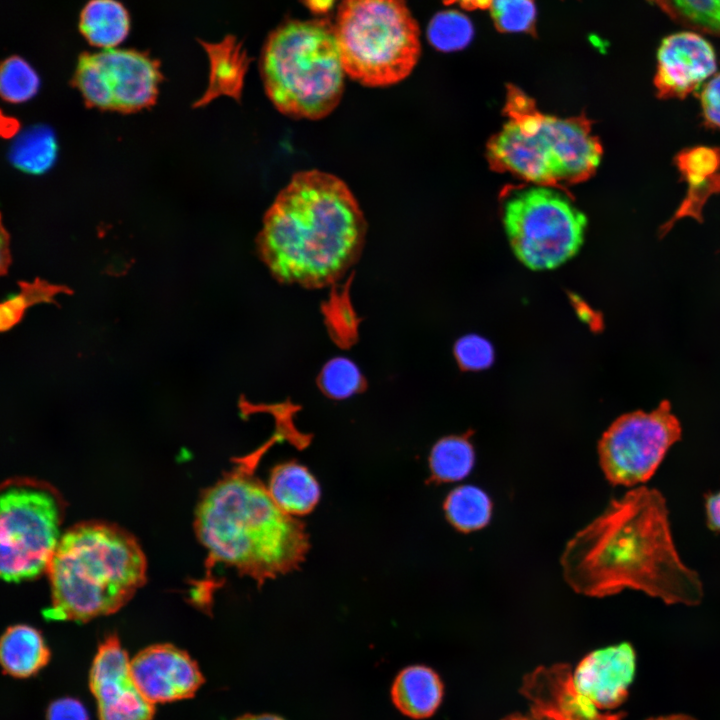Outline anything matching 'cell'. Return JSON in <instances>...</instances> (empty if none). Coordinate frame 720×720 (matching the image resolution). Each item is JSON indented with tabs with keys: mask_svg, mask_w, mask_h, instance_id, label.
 I'll return each instance as SVG.
<instances>
[{
	"mask_svg": "<svg viewBox=\"0 0 720 720\" xmlns=\"http://www.w3.org/2000/svg\"><path fill=\"white\" fill-rule=\"evenodd\" d=\"M560 564L566 583L588 597L630 589L668 605L697 606L704 596L700 576L676 549L665 497L643 485L611 500L578 531Z\"/></svg>",
	"mask_w": 720,
	"mask_h": 720,
	"instance_id": "1",
	"label": "cell"
},
{
	"mask_svg": "<svg viewBox=\"0 0 720 720\" xmlns=\"http://www.w3.org/2000/svg\"><path fill=\"white\" fill-rule=\"evenodd\" d=\"M367 222L339 177L317 169L297 172L277 194L256 237L257 252L274 278L323 287L358 260Z\"/></svg>",
	"mask_w": 720,
	"mask_h": 720,
	"instance_id": "2",
	"label": "cell"
},
{
	"mask_svg": "<svg viewBox=\"0 0 720 720\" xmlns=\"http://www.w3.org/2000/svg\"><path fill=\"white\" fill-rule=\"evenodd\" d=\"M194 526L210 562L259 584L296 569L309 550L303 523L283 512L267 487L242 468L204 491Z\"/></svg>",
	"mask_w": 720,
	"mask_h": 720,
	"instance_id": "3",
	"label": "cell"
},
{
	"mask_svg": "<svg viewBox=\"0 0 720 720\" xmlns=\"http://www.w3.org/2000/svg\"><path fill=\"white\" fill-rule=\"evenodd\" d=\"M47 620L85 622L123 607L144 584L146 560L136 539L107 522L79 523L61 536L48 565Z\"/></svg>",
	"mask_w": 720,
	"mask_h": 720,
	"instance_id": "4",
	"label": "cell"
},
{
	"mask_svg": "<svg viewBox=\"0 0 720 720\" xmlns=\"http://www.w3.org/2000/svg\"><path fill=\"white\" fill-rule=\"evenodd\" d=\"M503 112L505 123L487 143L491 169L528 184L561 189L595 174L603 148L585 114H545L513 84L507 85Z\"/></svg>",
	"mask_w": 720,
	"mask_h": 720,
	"instance_id": "5",
	"label": "cell"
},
{
	"mask_svg": "<svg viewBox=\"0 0 720 720\" xmlns=\"http://www.w3.org/2000/svg\"><path fill=\"white\" fill-rule=\"evenodd\" d=\"M260 73L266 95L282 114L317 120L339 104L345 71L333 26L324 20H290L265 41Z\"/></svg>",
	"mask_w": 720,
	"mask_h": 720,
	"instance_id": "6",
	"label": "cell"
},
{
	"mask_svg": "<svg viewBox=\"0 0 720 720\" xmlns=\"http://www.w3.org/2000/svg\"><path fill=\"white\" fill-rule=\"evenodd\" d=\"M333 31L346 75L363 86L402 81L420 57V29L405 0H342Z\"/></svg>",
	"mask_w": 720,
	"mask_h": 720,
	"instance_id": "7",
	"label": "cell"
},
{
	"mask_svg": "<svg viewBox=\"0 0 720 720\" xmlns=\"http://www.w3.org/2000/svg\"><path fill=\"white\" fill-rule=\"evenodd\" d=\"M506 236L518 260L531 270L554 269L577 254L587 218L566 189L506 186L501 193Z\"/></svg>",
	"mask_w": 720,
	"mask_h": 720,
	"instance_id": "8",
	"label": "cell"
},
{
	"mask_svg": "<svg viewBox=\"0 0 720 720\" xmlns=\"http://www.w3.org/2000/svg\"><path fill=\"white\" fill-rule=\"evenodd\" d=\"M63 503L56 490L33 480L9 481L0 496V572L7 582L47 570L61 539Z\"/></svg>",
	"mask_w": 720,
	"mask_h": 720,
	"instance_id": "9",
	"label": "cell"
},
{
	"mask_svg": "<svg viewBox=\"0 0 720 720\" xmlns=\"http://www.w3.org/2000/svg\"><path fill=\"white\" fill-rule=\"evenodd\" d=\"M162 81L161 63L148 52L113 48L82 52L71 84L90 107L131 113L156 102Z\"/></svg>",
	"mask_w": 720,
	"mask_h": 720,
	"instance_id": "10",
	"label": "cell"
},
{
	"mask_svg": "<svg viewBox=\"0 0 720 720\" xmlns=\"http://www.w3.org/2000/svg\"><path fill=\"white\" fill-rule=\"evenodd\" d=\"M681 431L680 422L666 400L651 412L639 410L620 416L604 432L598 445L606 479L626 487L644 484L680 439Z\"/></svg>",
	"mask_w": 720,
	"mask_h": 720,
	"instance_id": "11",
	"label": "cell"
},
{
	"mask_svg": "<svg viewBox=\"0 0 720 720\" xmlns=\"http://www.w3.org/2000/svg\"><path fill=\"white\" fill-rule=\"evenodd\" d=\"M89 679L100 720L152 719L154 704L137 688L131 661L116 636H108L99 646Z\"/></svg>",
	"mask_w": 720,
	"mask_h": 720,
	"instance_id": "12",
	"label": "cell"
},
{
	"mask_svg": "<svg viewBox=\"0 0 720 720\" xmlns=\"http://www.w3.org/2000/svg\"><path fill=\"white\" fill-rule=\"evenodd\" d=\"M717 70L713 46L700 34L683 31L665 37L657 52L656 96L683 99Z\"/></svg>",
	"mask_w": 720,
	"mask_h": 720,
	"instance_id": "13",
	"label": "cell"
},
{
	"mask_svg": "<svg viewBox=\"0 0 720 720\" xmlns=\"http://www.w3.org/2000/svg\"><path fill=\"white\" fill-rule=\"evenodd\" d=\"M132 678L152 704L192 697L204 682L197 663L183 650L157 644L140 651L131 661Z\"/></svg>",
	"mask_w": 720,
	"mask_h": 720,
	"instance_id": "14",
	"label": "cell"
},
{
	"mask_svg": "<svg viewBox=\"0 0 720 720\" xmlns=\"http://www.w3.org/2000/svg\"><path fill=\"white\" fill-rule=\"evenodd\" d=\"M520 692L528 699L531 714L548 720H622L623 714L602 713L575 687L568 664L540 666L528 673Z\"/></svg>",
	"mask_w": 720,
	"mask_h": 720,
	"instance_id": "15",
	"label": "cell"
},
{
	"mask_svg": "<svg viewBox=\"0 0 720 720\" xmlns=\"http://www.w3.org/2000/svg\"><path fill=\"white\" fill-rule=\"evenodd\" d=\"M636 672V652L628 642L587 654L573 673L576 689L599 709L619 706L627 697Z\"/></svg>",
	"mask_w": 720,
	"mask_h": 720,
	"instance_id": "16",
	"label": "cell"
},
{
	"mask_svg": "<svg viewBox=\"0 0 720 720\" xmlns=\"http://www.w3.org/2000/svg\"><path fill=\"white\" fill-rule=\"evenodd\" d=\"M674 162L688 184V191L674 216L662 226V235L683 217L702 221L705 202L713 194L720 193V147L687 148L677 154Z\"/></svg>",
	"mask_w": 720,
	"mask_h": 720,
	"instance_id": "17",
	"label": "cell"
},
{
	"mask_svg": "<svg viewBox=\"0 0 720 720\" xmlns=\"http://www.w3.org/2000/svg\"><path fill=\"white\" fill-rule=\"evenodd\" d=\"M443 692V683L434 670L423 665H411L396 676L391 698L402 714L412 719H424L438 709Z\"/></svg>",
	"mask_w": 720,
	"mask_h": 720,
	"instance_id": "18",
	"label": "cell"
},
{
	"mask_svg": "<svg viewBox=\"0 0 720 720\" xmlns=\"http://www.w3.org/2000/svg\"><path fill=\"white\" fill-rule=\"evenodd\" d=\"M266 487L274 503L293 517L310 513L321 496L316 478L305 466L296 462L276 466Z\"/></svg>",
	"mask_w": 720,
	"mask_h": 720,
	"instance_id": "19",
	"label": "cell"
},
{
	"mask_svg": "<svg viewBox=\"0 0 720 720\" xmlns=\"http://www.w3.org/2000/svg\"><path fill=\"white\" fill-rule=\"evenodd\" d=\"M78 28L91 46L117 48L129 35L130 14L118 0H88L80 12Z\"/></svg>",
	"mask_w": 720,
	"mask_h": 720,
	"instance_id": "20",
	"label": "cell"
},
{
	"mask_svg": "<svg viewBox=\"0 0 720 720\" xmlns=\"http://www.w3.org/2000/svg\"><path fill=\"white\" fill-rule=\"evenodd\" d=\"M50 652L41 633L28 625L18 624L6 629L0 643L3 670L16 678L36 674L49 661Z\"/></svg>",
	"mask_w": 720,
	"mask_h": 720,
	"instance_id": "21",
	"label": "cell"
},
{
	"mask_svg": "<svg viewBox=\"0 0 720 720\" xmlns=\"http://www.w3.org/2000/svg\"><path fill=\"white\" fill-rule=\"evenodd\" d=\"M58 155L54 131L45 124H35L19 132L8 152L10 163L30 175H42L50 170Z\"/></svg>",
	"mask_w": 720,
	"mask_h": 720,
	"instance_id": "22",
	"label": "cell"
},
{
	"mask_svg": "<svg viewBox=\"0 0 720 720\" xmlns=\"http://www.w3.org/2000/svg\"><path fill=\"white\" fill-rule=\"evenodd\" d=\"M210 61L209 83L204 94L193 104L200 108L219 96H229L239 100L241 96L243 73L241 62L233 54L227 41L221 44H208L200 41Z\"/></svg>",
	"mask_w": 720,
	"mask_h": 720,
	"instance_id": "23",
	"label": "cell"
},
{
	"mask_svg": "<svg viewBox=\"0 0 720 720\" xmlns=\"http://www.w3.org/2000/svg\"><path fill=\"white\" fill-rule=\"evenodd\" d=\"M475 463L471 442L464 436H447L435 443L429 456L430 480L449 483L464 479Z\"/></svg>",
	"mask_w": 720,
	"mask_h": 720,
	"instance_id": "24",
	"label": "cell"
},
{
	"mask_svg": "<svg viewBox=\"0 0 720 720\" xmlns=\"http://www.w3.org/2000/svg\"><path fill=\"white\" fill-rule=\"evenodd\" d=\"M443 508L449 523L466 533L485 527L492 514L489 496L472 485L459 486L452 490L447 495Z\"/></svg>",
	"mask_w": 720,
	"mask_h": 720,
	"instance_id": "25",
	"label": "cell"
},
{
	"mask_svg": "<svg viewBox=\"0 0 720 720\" xmlns=\"http://www.w3.org/2000/svg\"><path fill=\"white\" fill-rule=\"evenodd\" d=\"M692 30L720 36V0H648Z\"/></svg>",
	"mask_w": 720,
	"mask_h": 720,
	"instance_id": "26",
	"label": "cell"
},
{
	"mask_svg": "<svg viewBox=\"0 0 720 720\" xmlns=\"http://www.w3.org/2000/svg\"><path fill=\"white\" fill-rule=\"evenodd\" d=\"M41 81L36 70L19 55L5 58L0 68V93L10 104H22L35 97Z\"/></svg>",
	"mask_w": 720,
	"mask_h": 720,
	"instance_id": "27",
	"label": "cell"
},
{
	"mask_svg": "<svg viewBox=\"0 0 720 720\" xmlns=\"http://www.w3.org/2000/svg\"><path fill=\"white\" fill-rule=\"evenodd\" d=\"M473 34L474 29L470 19L455 10L437 13L427 28L430 44L444 52L465 48L471 42Z\"/></svg>",
	"mask_w": 720,
	"mask_h": 720,
	"instance_id": "28",
	"label": "cell"
},
{
	"mask_svg": "<svg viewBox=\"0 0 720 720\" xmlns=\"http://www.w3.org/2000/svg\"><path fill=\"white\" fill-rule=\"evenodd\" d=\"M321 390L330 398L342 400L358 393L363 377L358 366L348 358L337 357L328 361L319 376Z\"/></svg>",
	"mask_w": 720,
	"mask_h": 720,
	"instance_id": "29",
	"label": "cell"
},
{
	"mask_svg": "<svg viewBox=\"0 0 720 720\" xmlns=\"http://www.w3.org/2000/svg\"><path fill=\"white\" fill-rule=\"evenodd\" d=\"M489 9L498 31L536 36L534 0H492Z\"/></svg>",
	"mask_w": 720,
	"mask_h": 720,
	"instance_id": "30",
	"label": "cell"
},
{
	"mask_svg": "<svg viewBox=\"0 0 720 720\" xmlns=\"http://www.w3.org/2000/svg\"><path fill=\"white\" fill-rule=\"evenodd\" d=\"M454 355L460 367L470 371L489 368L495 358L492 344L476 334L459 338L454 346Z\"/></svg>",
	"mask_w": 720,
	"mask_h": 720,
	"instance_id": "31",
	"label": "cell"
},
{
	"mask_svg": "<svg viewBox=\"0 0 720 720\" xmlns=\"http://www.w3.org/2000/svg\"><path fill=\"white\" fill-rule=\"evenodd\" d=\"M700 106L705 126L720 130V71L704 85Z\"/></svg>",
	"mask_w": 720,
	"mask_h": 720,
	"instance_id": "32",
	"label": "cell"
},
{
	"mask_svg": "<svg viewBox=\"0 0 720 720\" xmlns=\"http://www.w3.org/2000/svg\"><path fill=\"white\" fill-rule=\"evenodd\" d=\"M47 720H89V717L80 701L66 697L50 704Z\"/></svg>",
	"mask_w": 720,
	"mask_h": 720,
	"instance_id": "33",
	"label": "cell"
},
{
	"mask_svg": "<svg viewBox=\"0 0 720 720\" xmlns=\"http://www.w3.org/2000/svg\"><path fill=\"white\" fill-rule=\"evenodd\" d=\"M704 508L708 527L720 533V489L705 496Z\"/></svg>",
	"mask_w": 720,
	"mask_h": 720,
	"instance_id": "34",
	"label": "cell"
},
{
	"mask_svg": "<svg viewBox=\"0 0 720 720\" xmlns=\"http://www.w3.org/2000/svg\"><path fill=\"white\" fill-rule=\"evenodd\" d=\"M22 291L24 292L29 305H32L36 303L50 302L55 289L39 283L27 286Z\"/></svg>",
	"mask_w": 720,
	"mask_h": 720,
	"instance_id": "35",
	"label": "cell"
},
{
	"mask_svg": "<svg viewBox=\"0 0 720 720\" xmlns=\"http://www.w3.org/2000/svg\"><path fill=\"white\" fill-rule=\"evenodd\" d=\"M22 314L3 301L0 306V328L2 331L11 329L21 318Z\"/></svg>",
	"mask_w": 720,
	"mask_h": 720,
	"instance_id": "36",
	"label": "cell"
},
{
	"mask_svg": "<svg viewBox=\"0 0 720 720\" xmlns=\"http://www.w3.org/2000/svg\"><path fill=\"white\" fill-rule=\"evenodd\" d=\"M446 5L457 4L467 10L490 8L492 0H442Z\"/></svg>",
	"mask_w": 720,
	"mask_h": 720,
	"instance_id": "37",
	"label": "cell"
},
{
	"mask_svg": "<svg viewBox=\"0 0 720 720\" xmlns=\"http://www.w3.org/2000/svg\"><path fill=\"white\" fill-rule=\"evenodd\" d=\"M9 263V235L2 227L1 233V268L5 271Z\"/></svg>",
	"mask_w": 720,
	"mask_h": 720,
	"instance_id": "38",
	"label": "cell"
},
{
	"mask_svg": "<svg viewBox=\"0 0 720 720\" xmlns=\"http://www.w3.org/2000/svg\"><path fill=\"white\" fill-rule=\"evenodd\" d=\"M236 720H285L280 716L273 714H246Z\"/></svg>",
	"mask_w": 720,
	"mask_h": 720,
	"instance_id": "39",
	"label": "cell"
},
{
	"mask_svg": "<svg viewBox=\"0 0 720 720\" xmlns=\"http://www.w3.org/2000/svg\"><path fill=\"white\" fill-rule=\"evenodd\" d=\"M503 720H548V719L536 717L532 714L530 716H525V715H521V714H513V715L506 717Z\"/></svg>",
	"mask_w": 720,
	"mask_h": 720,
	"instance_id": "40",
	"label": "cell"
},
{
	"mask_svg": "<svg viewBox=\"0 0 720 720\" xmlns=\"http://www.w3.org/2000/svg\"><path fill=\"white\" fill-rule=\"evenodd\" d=\"M648 720H695L689 716L686 715H669V716H662L657 718H652Z\"/></svg>",
	"mask_w": 720,
	"mask_h": 720,
	"instance_id": "41",
	"label": "cell"
}]
</instances>
